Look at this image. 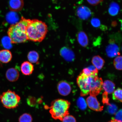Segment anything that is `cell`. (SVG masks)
I'll list each match as a JSON object with an SVG mask.
<instances>
[{"label":"cell","instance_id":"21","mask_svg":"<svg viewBox=\"0 0 122 122\" xmlns=\"http://www.w3.org/2000/svg\"><path fill=\"white\" fill-rule=\"evenodd\" d=\"M122 91L121 88H120L114 91L112 93V98L113 100L122 102Z\"/></svg>","mask_w":122,"mask_h":122},{"label":"cell","instance_id":"32","mask_svg":"<svg viewBox=\"0 0 122 122\" xmlns=\"http://www.w3.org/2000/svg\"><path fill=\"white\" fill-rule=\"evenodd\" d=\"M81 72L87 76H90L92 75H96L93 74L87 68H84Z\"/></svg>","mask_w":122,"mask_h":122},{"label":"cell","instance_id":"6","mask_svg":"<svg viewBox=\"0 0 122 122\" xmlns=\"http://www.w3.org/2000/svg\"><path fill=\"white\" fill-rule=\"evenodd\" d=\"M87 76L82 72L77 78V83L81 91V97H85L89 94V88L87 82Z\"/></svg>","mask_w":122,"mask_h":122},{"label":"cell","instance_id":"20","mask_svg":"<svg viewBox=\"0 0 122 122\" xmlns=\"http://www.w3.org/2000/svg\"><path fill=\"white\" fill-rule=\"evenodd\" d=\"M120 10L119 6L115 2L111 3L109 9V13L112 16H115L118 14Z\"/></svg>","mask_w":122,"mask_h":122},{"label":"cell","instance_id":"5","mask_svg":"<svg viewBox=\"0 0 122 122\" xmlns=\"http://www.w3.org/2000/svg\"><path fill=\"white\" fill-rule=\"evenodd\" d=\"M88 80L89 82L90 95L93 96L98 95L102 89V79L99 77L97 74H96L88 76Z\"/></svg>","mask_w":122,"mask_h":122},{"label":"cell","instance_id":"18","mask_svg":"<svg viewBox=\"0 0 122 122\" xmlns=\"http://www.w3.org/2000/svg\"><path fill=\"white\" fill-rule=\"evenodd\" d=\"M92 62L93 65L98 70H101L105 63V61L102 58L99 56H94L93 57Z\"/></svg>","mask_w":122,"mask_h":122},{"label":"cell","instance_id":"7","mask_svg":"<svg viewBox=\"0 0 122 122\" xmlns=\"http://www.w3.org/2000/svg\"><path fill=\"white\" fill-rule=\"evenodd\" d=\"M120 48L113 39H110L107 46L106 51L107 55L110 58H113L119 55Z\"/></svg>","mask_w":122,"mask_h":122},{"label":"cell","instance_id":"23","mask_svg":"<svg viewBox=\"0 0 122 122\" xmlns=\"http://www.w3.org/2000/svg\"><path fill=\"white\" fill-rule=\"evenodd\" d=\"M32 120L31 116L27 113L22 114L19 118V122H32Z\"/></svg>","mask_w":122,"mask_h":122},{"label":"cell","instance_id":"3","mask_svg":"<svg viewBox=\"0 0 122 122\" xmlns=\"http://www.w3.org/2000/svg\"><path fill=\"white\" fill-rule=\"evenodd\" d=\"M71 103L68 101L58 99L52 102L49 112L52 117L55 120L61 121L64 117L69 114V109Z\"/></svg>","mask_w":122,"mask_h":122},{"label":"cell","instance_id":"17","mask_svg":"<svg viewBox=\"0 0 122 122\" xmlns=\"http://www.w3.org/2000/svg\"><path fill=\"white\" fill-rule=\"evenodd\" d=\"M115 85L113 82L109 80H106L103 82L102 89L108 94L112 93L115 90Z\"/></svg>","mask_w":122,"mask_h":122},{"label":"cell","instance_id":"27","mask_svg":"<svg viewBox=\"0 0 122 122\" xmlns=\"http://www.w3.org/2000/svg\"><path fill=\"white\" fill-rule=\"evenodd\" d=\"M62 122H76V120L73 116L69 115H67L62 119Z\"/></svg>","mask_w":122,"mask_h":122},{"label":"cell","instance_id":"16","mask_svg":"<svg viewBox=\"0 0 122 122\" xmlns=\"http://www.w3.org/2000/svg\"><path fill=\"white\" fill-rule=\"evenodd\" d=\"M78 42L82 47H85L88 45V40L87 36L84 32L80 31L77 35Z\"/></svg>","mask_w":122,"mask_h":122},{"label":"cell","instance_id":"34","mask_svg":"<svg viewBox=\"0 0 122 122\" xmlns=\"http://www.w3.org/2000/svg\"><path fill=\"white\" fill-rule=\"evenodd\" d=\"M109 122H119L117 120H116L115 119L113 118Z\"/></svg>","mask_w":122,"mask_h":122},{"label":"cell","instance_id":"4","mask_svg":"<svg viewBox=\"0 0 122 122\" xmlns=\"http://www.w3.org/2000/svg\"><path fill=\"white\" fill-rule=\"evenodd\" d=\"M0 99L5 107L8 109H14L19 106L21 98L14 91L8 90L1 94Z\"/></svg>","mask_w":122,"mask_h":122},{"label":"cell","instance_id":"1","mask_svg":"<svg viewBox=\"0 0 122 122\" xmlns=\"http://www.w3.org/2000/svg\"><path fill=\"white\" fill-rule=\"evenodd\" d=\"M48 32V26L45 22L38 19H30L26 28L28 40L41 42L45 39Z\"/></svg>","mask_w":122,"mask_h":122},{"label":"cell","instance_id":"2","mask_svg":"<svg viewBox=\"0 0 122 122\" xmlns=\"http://www.w3.org/2000/svg\"><path fill=\"white\" fill-rule=\"evenodd\" d=\"M29 20L22 17L19 22L9 27L7 33L12 44L23 43L28 40L26 28Z\"/></svg>","mask_w":122,"mask_h":122},{"label":"cell","instance_id":"15","mask_svg":"<svg viewBox=\"0 0 122 122\" xmlns=\"http://www.w3.org/2000/svg\"><path fill=\"white\" fill-rule=\"evenodd\" d=\"M11 51L8 49H4L0 51V61L4 63L10 62L12 58Z\"/></svg>","mask_w":122,"mask_h":122},{"label":"cell","instance_id":"30","mask_svg":"<svg viewBox=\"0 0 122 122\" xmlns=\"http://www.w3.org/2000/svg\"><path fill=\"white\" fill-rule=\"evenodd\" d=\"M115 119L120 122H122V109L119 111L117 113L115 117Z\"/></svg>","mask_w":122,"mask_h":122},{"label":"cell","instance_id":"35","mask_svg":"<svg viewBox=\"0 0 122 122\" xmlns=\"http://www.w3.org/2000/svg\"><path fill=\"white\" fill-rule=\"evenodd\" d=\"M112 25L113 26H115L116 25H117V23L115 22V21H114L112 23Z\"/></svg>","mask_w":122,"mask_h":122},{"label":"cell","instance_id":"29","mask_svg":"<svg viewBox=\"0 0 122 122\" xmlns=\"http://www.w3.org/2000/svg\"><path fill=\"white\" fill-rule=\"evenodd\" d=\"M108 94L106 92H104L103 94V102L104 104L109 105V99L108 97Z\"/></svg>","mask_w":122,"mask_h":122},{"label":"cell","instance_id":"22","mask_svg":"<svg viewBox=\"0 0 122 122\" xmlns=\"http://www.w3.org/2000/svg\"><path fill=\"white\" fill-rule=\"evenodd\" d=\"M122 56H117L114 59V65L116 69L118 70H122Z\"/></svg>","mask_w":122,"mask_h":122},{"label":"cell","instance_id":"28","mask_svg":"<svg viewBox=\"0 0 122 122\" xmlns=\"http://www.w3.org/2000/svg\"><path fill=\"white\" fill-rule=\"evenodd\" d=\"M91 23L93 27H98L100 26L101 22L100 20L97 18H94L92 19Z\"/></svg>","mask_w":122,"mask_h":122},{"label":"cell","instance_id":"14","mask_svg":"<svg viewBox=\"0 0 122 122\" xmlns=\"http://www.w3.org/2000/svg\"><path fill=\"white\" fill-rule=\"evenodd\" d=\"M21 71L23 74L29 76L32 74L34 70L33 64L28 61L23 62L21 66Z\"/></svg>","mask_w":122,"mask_h":122},{"label":"cell","instance_id":"24","mask_svg":"<svg viewBox=\"0 0 122 122\" xmlns=\"http://www.w3.org/2000/svg\"><path fill=\"white\" fill-rule=\"evenodd\" d=\"M2 45L4 48L10 49L11 48L12 43L11 40L8 36H5L1 40Z\"/></svg>","mask_w":122,"mask_h":122},{"label":"cell","instance_id":"33","mask_svg":"<svg viewBox=\"0 0 122 122\" xmlns=\"http://www.w3.org/2000/svg\"><path fill=\"white\" fill-rule=\"evenodd\" d=\"M109 106V107L108 110L109 112L111 114L115 113L117 110L116 107L115 106H113V105H111L110 104Z\"/></svg>","mask_w":122,"mask_h":122},{"label":"cell","instance_id":"10","mask_svg":"<svg viewBox=\"0 0 122 122\" xmlns=\"http://www.w3.org/2000/svg\"><path fill=\"white\" fill-rule=\"evenodd\" d=\"M60 53L61 56L67 61L73 62L75 59V54L74 52L67 47L62 48L60 50Z\"/></svg>","mask_w":122,"mask_h":122},{"label":"cell","instance_id":"8","mask_svg":"<svg viewBox=\"0 0 122 122\" xmlns=\"http://www.w3.org/2000/svg\"><path fill=\"white\" fill-rule=\"evenodd\" d=\"M86 102L88 107L92 110L97 112L103 110V107L101 106L96 96L90 95L87 98Z\"/></svg>","mask_w":122,"mask_h":122},{"label":"cell","instance_id":"13","mask_svg":"<svg viewBox=\"0 0 122 122\" xmlns=\"http://www.w3.org/2000/svg\"><path fill=\"white\" fill-rule=\"evenodd\" d=\"M19 73L17 69L10 68L8 70L6 73V77L8 80L11 82L16 81L19 77Z\"/></svg>","mask_w":122,"mask_h":122},{"label":"cell","instance_id":"31","mask_svg":"<svg viewBox=\"0 0 122 122\" xmlns=\"http://www.w3.org/2000/svg\"><path fill=\"white\" fill-rule=\"evenodd\" d=\"M103 0H87L89 3L93 5H96L102 1Z\"/></svg>","mask_w":122,"mask_h":122},{"label":"cell","instance_id":"11","mask_svg":"<svg viewBox=\"0 0 122 122\" xmlns=\"http://www.w3.org/2000/svg\"><path fill=\"white\" fill-rule=\"evenodd\" d=\"M76 13L77 16L83 20H86L89 19L92 15L91 10L85 6H81L78 8Z\"/></svg>","mask_w":122,"mask_h":122},{"label":"cell","instance_id":"19","mask_svg":"<svg viewBox=\"0 0 122 122\" xmlns=\"http://www.w3.org/2000/svg\"><path fill=\"white\" fill-rule=\"evenodd\" d=\"M27 58L30 62L32 63H37L39 59V55L37 52L31 51L29 52L27 56Z\"/></svg>","mask_w":122,"mask_h":122},{"label":"cell","instance_id":"25","mask_svg":"<svg viewBox=\"0 0 122 122\" xmlns=\"http://www.w3.org/2000/svg\"><path fill=\"white\" fill-rule=\"evenodd\" d=\"M77 105L78 107L82 110L86 109L87 105L86 102L83 97H79L77 101Z\"/></svg>","mask_w":122,"mask_h":122},{"label":"cell","instance_id":"12","mask_svg":"<svg viewBox=\"0 0 122 122\" xmlns=\"http://www.w3.org/2000/svg\"><path fill=\"white\" fill-rule=\"evenodd\" d=\"M24 6V0H10L9 1V9L12 11H20Z\"/></svg>","mask_w":122,"mask_h":122},{"label":"cell","instance_id":"26","mask_svg":"<svg viewBox=\"0 0 122 122\" xmlns=\"http://www.w3.org/2000/svg\"><path fill=\"white\" fill-rule=\"evenodd\" d=\"M27 104L31 107H36L39 103V100H37L36 97L30 96L27 100Z\"/></svg>","mask_w":122,"mask_h":122},{"label":"cell","instance_id":"9","mask_svg":"<svg viewBox=\"0 0 122 122\" xmlns=\"http://www.w3.org/2000/svg\"><path fill=\"white\" fill-rule=\"evenodd\" d=\"M58 91L61 95L66 96L71 92V88L70 84L65 81L59 82L57 85Z\"/></svg>","mask_w":122,"mask_h":122}]
</instances>
